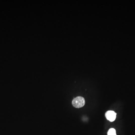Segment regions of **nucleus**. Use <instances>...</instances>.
<instances>
[{"label":"nucleus","instance_id":"obj_2","mask_svg":"<svg viewBox=\"0 0 135 135\" xmlns=\"http://www.w3.org/2000/svg\"><path fill=\"white\" fill-rule=\"evenodd\" d=\"M106 118L109 121L113 122L115 120L116 117V113L114 111H108L105 114Z\"/></svg>","mask_w":135,"mask_h":135},{"label":"nucleus","instance_id":"obj_3","mask_svg":"<svg viewBox=\"0 0 135 135\" xmlns=\"http://www.w3.org/2000/svg\"><path fill=\"white\" fill-rule=\"evenodd\" d=\"M108 135H117L116 133V131L115 129L111 128L110 129L107 133Z\"/></svg>","mask_w":135,"mask_h":135},{"label":"nucleus","instance_id":"obj_1","mask_svg":"<svg viewBox=\"0 0 135 135\" xmlns=\"http://www.w3.org/2000/svg\"><path fill=\"white\" fill-rule=\"evenodd\" d=\"M85 101L83 97H77L73 99L72 104L74 107L76 108H80L83 107L85 105Z\"/></svg>","mask_w":135,"mask_h":135}]
</instances>
